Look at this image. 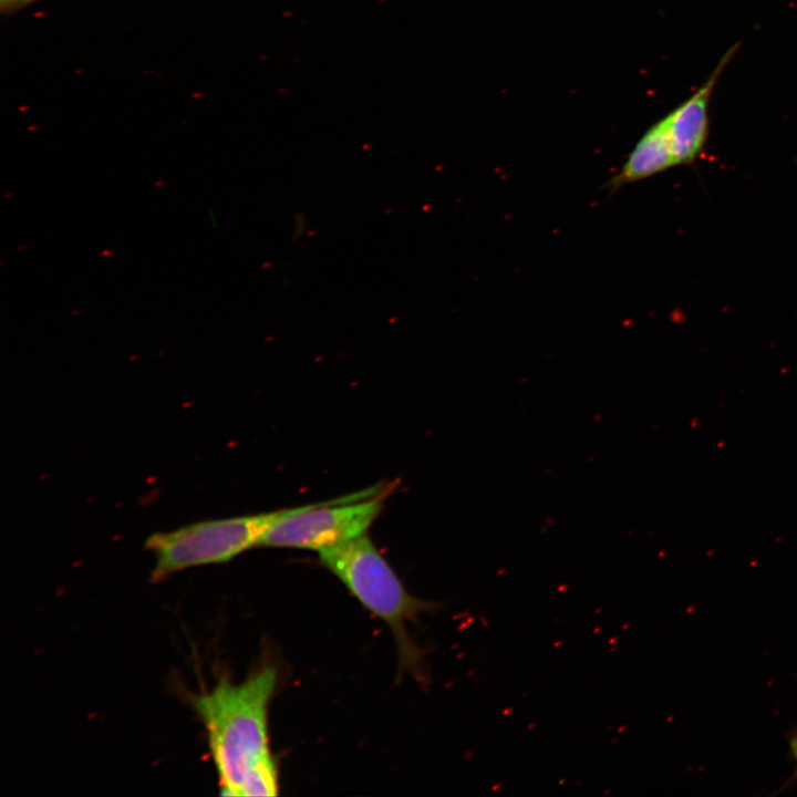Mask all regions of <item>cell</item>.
<instances>
[{
    "label": "cell",
    "instance_id": "cell-2",
    "mask_svg": "<svg viewBox=\"0 0 797 797\" xmlns=\"http://www.w3.org/2000/svg\"><path fill=\"white\" fill-rule=\"evenodd\" d=\"M287 509L204 520L153 534L145 542V548L155 557L152 581H162L190 567L226 562L259 546L263 534Z\"/></svg>",
    "mask_w": 797,
    "mask_h": 797
},
{
    "label": "cell",
    "instance_id": "cell-10",
    "mask_svg": "<svg viewBox=\"0 0 797 797\" xmlns=\"http://www.w3.org/2000/svg\"><path fill=\"white\" fill-rule=\"evenodd\" d=\"M31 1H34V0H29V2H31Z\"/></svg>",
    "mask_w": 797,
    "mask_h": 797
},
{
    "label": "cell",
    "instance_id": "cell-9",
    "mask_svg": "<svg viewBox=\"0 0 797 797\" xmlns=\"http://www.w3.org/2000/svg\"><path fill=\"white\" fill-rule=\"evenodd\" d=\"M790 747H791L793 755H794L795 758L797 759V736H795V737L790 741Z\"/></svg>",
    "mask_w": 797,
    "mask_h": 797
},
{
    "label": "cell",
    "instance_id": "cell-1",
    "mask_svg": "<svg viewBox=\"0 0 797 797\" xmlns=\"http://www.w3.org/2000/svg\"><path fill=\"white\" fill-rule=\"evenodd\" d=\"M276 684V669L263 665L239 684L220 680L211 691L193 698L207 731L222 795L238 796L249 769L270 754L268 706Z\"/></svg>",
    "mask_w": 797,
    "mask_h": 797
},
{
    "label": "cell",
    "instance_id": "cell-5",
    "mask_svg": "<svg viewBox=\"0 0 797 797\" xmlns=\"http://www.w3.org/2000/svg\"><path fill=\"white\" fill-rule=\"evenodd\" d=\"M739 44L733 45L708 79L687 100L662 118L676 165L694 162L708 135V102L713 89Z\"/></svg>",
    "mask_w": 797,
    "mask_h": 797
},
{
    "label": "cell",
    "instance_id": "cell-3",
    "mask_svg": "<svg viewBox=\"0 0 797 797\" xmlns=\"http://www.w3.org/2000/svg\"><path fill=\"white\" fill-rule=\"evenodd\" d=\"M319 558L366 609L385 621L401 639L404 623L426 609L424 601L406 591L365 534L319 551Z\"/></svg>",
    "mask_w": 797,
    "mask_h": 797
},
{
    "label": "cell",
    "instance_id": "cell-4",
    "mask_svg": "<svg viewBox=\"0 0 797 797\" xmlns=\"http://www.w3.org/2000/svg\"><path fill=\"white\" fill-rule=\"evenodd\" d=\"M384 488H369L343 498L288 508L258 547L321 551L362 536L383 509Z\"/></svg>",
    "mask_w": 797,
    "mask_h": 797
},
{
    "label": "cell",
    "instance_id": "cell-6",
    "mask_svg": "<svg viewBox=\"0 0 797 797\" xmlns=\"http://www.w3.org/2000/svg\"><path fill=\"white\" fill-rule=\"evenodd\" d=\"M675 165L676 162L661 120L638 141L619 173L610 180L609 187L618 189L627 184L654 176Z\"/></svg>",
    "mask_w": 797,
    "mask_h": 797
},
{
    "label": "cell",
    "instance_id": "cell-8",
    "mask_svg": "<svg viewBox=\"0 0 797 797\" xmlns=\"http://www.w3.org/2000/svg\"><path fill=\"white\" fill-rule=\"evenodd\" d=\"M2 8L17 7L20 3H27L29 0H0Z\"/></svg>",
    "mask_w": 797,
    "mask_h": 797
},
{
    "label": "cell",
    "instance_id": "cell-7",
    "mask_svg": "<svg viewBox=\"0 0 797 797\" xmlns=\"http://www.w3.org/2000/svg\"><path fill=\"white\" fill-rule=\"evenodd\" d=\"M278 774L270 754L258 760L246 774L238 796H276Z\"/></svg>",
    "mask_w": 797,
    "mask_h": 797
}]
</instances>
